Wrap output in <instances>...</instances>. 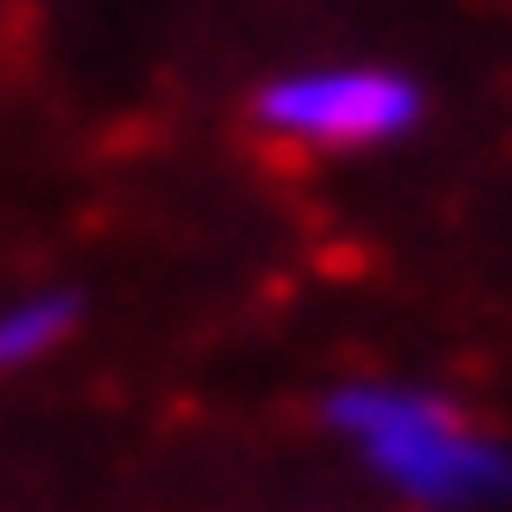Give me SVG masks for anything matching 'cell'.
<instances>
[{"label":"cell","instance_id":"obj_1","mask_svg":"<svg viewBox=\"0 0 512 512\" xmlns=\"http://www.w3.org/2000/svg\"><path fill=\"white\" fill-rule=\"evenodd\" d=\"M334 416L416 498H468V490H483L498 475L490 446H475L468 423L453 409H438V401H423V394H342Z\"/></svg>","mask_w":512,"mask_h":512},{"label":"cell","instance_id":"obj_2","mask_svg":"<svg viewBox=\"0 0 512 512\" xmlns=\"http://www.w3.org/2000/svg\"><path fill=\"white\" fill-rule=\"evenodd\" d=\"M416 119V90L379 67H327V75H290L260 97V127L312 141V149H364Z\"/></svg>","mask_w":512,"mask_h":512},{"label":"cell","instance_id":"obj_3","mask_svg":"<svg viewBox=\"0 0 512 512\" xmlns=\"http://www.w3.org/2000/svg\"><path fill=\"white\" fill-rule=\"evenodd\" d=\"M60 327H67V305H23V312H8V320H0V364L38 357L45 342H60Z\"/></svg>","mask_w":512,"mask_h":512}]
</instances>
